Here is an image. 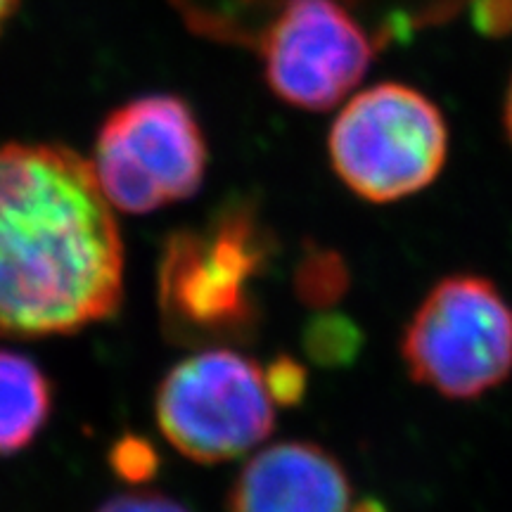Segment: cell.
I'll use <instances>...</instances> for the list:
<instances>
[{"instance_id":"1","label":"cell","mask_w":512,"mask_h":512,"mask_svg":"<svg viewBox=\"0 0 512 512\" xmlns=\"http://www.w3.org/2000/svg\"><path fill=\"white\" fill-rule=\"evenodd\" d=\"M124 240L91 162L0 143V337L74 335L124 299Z\"/></svg>"},{"instance_id":"2","label":"cell","mask_w":512,"mask_h":512,"mask_svg":"<svg viewBox=\"0 0 512 512\" xmlns=\"http://www.w3.org/2000/svg\"><path fill=\"white\" fill-rule=\"evenodd\" d=\"M271 256V233L247 204H228L204 226L171 233L157 273L166 339L192 349L252 339L261 325L254 285Z\"/></svg>"},{"instance_id":"3","label":"cell","mask_w":512,"mask_h":512,"mask_svg":"<svg viewBox=\"0 0 512 512\" xmlns=\"http://www.w3.org/2000/svg\"><path fill=\"white\" fill-rule=\"evenodd\" d=\"M328 152L354 195L389 204L437 181L448 157V126L425 93L377 83L356 93L332 121Z\"/></svg>"},{"instance_id":"4","label":"cell","mask_w":512,"mask_h":512,"mask_svg":"<svg viewBox=\"0 0 512 512\" xmlns=\"http://www.w3.org/2000/svg\"><path fill=\"white\" fill-rule=\"evenodd\" d=\"M88 162L114 211L143 216L197 195L209 147L188 102L150 93L107 114Z\"/></svg>"},{"instance_id":"5","label":"cell","mask_w":512,"mask_h":512,"mask_svg":"<svg viewBox=\"0 0 512 512\" xmlns=\"http://www.w3.org/2000/svg\"><path fill=\"white\" fill-rule=\"evenodd\" d=\"M401 358L444 399H477L512 375V306L482 275H448L408 320Z\"/></svg>"},{"instance_id":"6","label":"cell","mask_w":512,"mask_h":512,"mask_svg":"<svg viewBox=\"0 0 512 512\" xmlns=\"http://www.w3.org/2000/svg\"><path fill=\"white\" fill-rule=\"evenodd\" d=\"M155 411L166 441L204 465L245 456L275 427L266 368L226 347L200 349L171 368Z\"/></svg>"},{"instance_id":"7","label":"cell","mask_w":512,"mask_h":512,"mask_svg":"<svg viewBox=\"0 0 512 512\" xmlns=\"http://www.w3.org/2000/svg\"><path fill=\"white\" fill-rule=\"evenodd\" d=\"M268 88L287 105L325 112L368 74L377 41L342 0H285L261 34Z\"/></svg>"},{"instance_id":"8","label":"cell","mask_w":512,"mask_h":512,"mask_svg":"<svg viewBox=\"0 0 512 512\" xmlns=\"http://www.w3.org/2000/svg\"><path fill=\"white\" fill-rule=\"evenodd\" d=\"M230 512H351V482L342 463L309 441L259 451L235 479Z\"/></svg>"},{"instance_id":"9","label":"cell","mask_w":512,"mask_h":512,"mask_svg":"<svg viewBox=\"0 0 512 512\" xmlns=\"http://www.w3.org/2000/svg\"><path fill=\"white\" fill-rule=\"evenodd\" d=\"M53 389L29 356L0 349V456L24 451L46 427Z\"/></svg>"},{"instance_id":"10","label":"cell","mask_w":512,"mask_h":512,"mask_svg":"<svg viewBox=\"0 0 512 512\" xmlns=\"http://www.w3.org/2000/svg\"><path fill=\"white\" fill-rule=\"evenodd\" d=\"M195 34L254 46L285 0H169ZM361 8V0H342Z\"/></svg>"},{"instance_id":"11","label":"cell","mask_w":512,"mask_h":512,"mask_svg":"<svg viewBox=\"0 0 512 512\" xmlns=\"http://www.w3.org/2000/svg\"><path fill=\"white\" fill-rule=\"evenodd\" d=\"M347 268L342 259L328 252H316L299 266L297 292L304 304H335L347 292Z\"/></svg>"},{"instance_id":"12","label":"cell","mask_w":512,"mask_h":512,"mask_svg":"<svg viewBox=\"0 0 512 512\" xmlns=\"http://www.w3.org/2000/svg\"><path fill=\"white\" fill-rule=\"evenodd\" d=\"M110 465L124 482L143 484L157 475L159 456L150 441L126 434L112 446Z\"/></svg>"},{"instance_id":"13","label":"cell","mask_w":512,"mask_h":512,"mask_svg":"<svg viewBox=\"0 0 512 512\" xmlns=\"http://www.w3.org/2000/svg\"><path fill=\"white\" fill-rule=\"evenodd\" d=\"M358 347V332L349 323H342L339 318L328 320V325H320L316 332H311L309 349L320 361H339Z\"/></svg>"},{"instance_id":"14","label":"cell","mask_w":512,"mask_h":512,"mask_svg":"<svg viewBox=\"0 0 512 512\" xmlns=\"http://www.w3.org/2000/svg\"><path fill=\"white\" fill-rule=\"evenodd\" d=\"M266 380L275 403L292 406L304 396L306 375L304 368L294 358H275L271 366L266 368Z\"/></svg>"},{"instance_id":"15","label":"cell","mask_w":512,"mask_h":512,"mask_svg":"<svg viewBox=\"0 0 512 512\" xmlns=\"http://www.w3.org/2000/svg\"><path fill=\"white\" fill-rule=\"evenodd\" d=\"M98 512H190L174 498L159 494V491H133L110 498L100 505Z\"/></svg>"},{"instance_id":"16","label":"cell","mask_w":512,"mask_h":512,"mask_svg":"<svg viewBox=\"0 0 512 512\" xmlns=\"http://www.w3.org/2000/svg\"><path fill=\"white\" fill-rule=\"evenodd\" d=\"M475 24L484 34H501L512 27V0H475Z\"/></svg>"},{"instance_id":"17","label":"cell","mask_w":512,"mask_h":512,"mask_svg":"<svg viewBox=\"0 0 512 512\" xmlns=\"http://www.w3.org/2000/svg\"><path fill=\"white\" fill-rule=\"evenodd\" d=\"M19 3H22V0H0V36L5 34L12 17H15Z\"/></svg>"},{"instance_id":"18","label":"cell","mask_w":512,"mask_h":512,"mask_svg":"<svg viewBox=\"0 0 512 512\" xmlns=\"http://www.w3.org/2000/svg\"><path fill=\"white\" fill-rule=\"evenodd\" d=\"M503 119H505V131H508V138L512 143V81H510V88H508V98H505Z\"/></svg>"}]
</instances>
